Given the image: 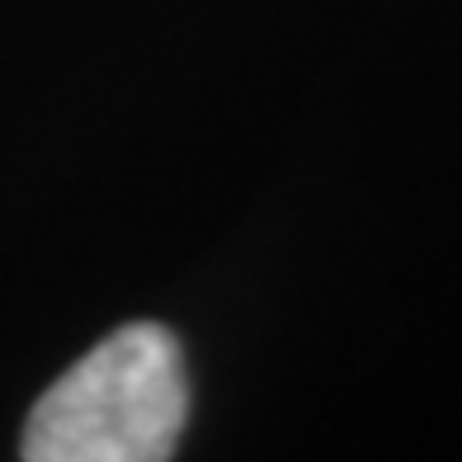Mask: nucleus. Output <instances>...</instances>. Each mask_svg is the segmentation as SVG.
Here are the masks:
<instances>
[{"instance_id":"1","label":"nucleus","mask_w":462,"mask_h":462,"mask_svg":"<svg viewBox=\"0 0 462 462\" xmlns=\"http://www.w3.org/2000/svg\"><path fill=\"white\" fill-rule=\"evenodd\" d=\"M189 420L184 349L165 326L133 321L71 364L29 411V462H165Z\"/></svg>"}]
</instances>
